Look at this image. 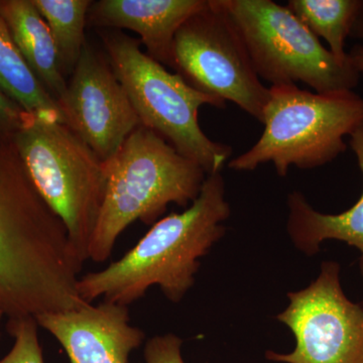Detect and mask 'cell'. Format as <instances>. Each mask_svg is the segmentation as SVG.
Masks as SVG:
<instances>
[{
	"label": "cell",
	"mask_w": 363,
	"mask_h": 363,
	"mask_svg": "<svg viewBox=\"0 0 363 363\" xmlns=\"http://www.w3.org/2000/svg\"><path fill=\"white\" fill-rule=\"evenodd\" d=\"M81 264L68 231L38 192L13 140L0 138V307L9 319L69 311Z\"/></svg>",
	"instance_id": "obj_1"
},
{
	"label": "cell",
	"mask_w": 363,
	"mask_h": 363,
	"mask_svg": "<svg viewBox=\"0 0 363 363\" xmlns=\"http://www.w3.org/2000/svg\"><path fill=\"white\" fill-rule=\"evenodd\" d=\"M229 215L221 172L209 174L185 211L157 221L121 259L79 278V296L88 304L102 298L128 307L159 286L169 301L180 302L194 285L200 259L225 233L222 222Z\"/></svg>",
	"instance_id": "obj_2"
},
{
	"label": "cell",
	"mask_w": 363,
	"mask_h": 363,
	"mask_svg": "<svg viewBox=\"0 0 363 363\" xmlns=\"http://www.w3.org/2000/svg\"><path fill=\"white\" fill-rule=\"evenodd\" d=\"M101 210L88 259L104 262L117 238L136 220L156 223L171 203L187 207L197 199L207 173L149 128H136L109 161Z\"/></svg>",
	"instance_id": "obj_3"
},
{
	"label": "cell",
	"mask_w": 363,
	"mask_h": 363,
	"mask_svg": "<svg viewBox=\"0 0 363 363\" xmlns=\"http://www.w3.org/2000/svg\"><path fill=\"white\" fill-rule=\"evenodd\" d=\"M363 121V98L352 90L312 93L297 85H274L264 111V130L253 147L229 162L235 171L272 162L279 176L290 167L315 169L347 149L344 142Z\"/></svg>",
	"instance_id": "obj_4"
},
{
	"label": "cell",
	"mask_w": 363,
	"mask_h": 363,
	"mask_svg": "<svg viewBox=\"0 0 363 363\" xmlns=\"http://www.w3.org/2000/svg\"><path fill=\"white\" fill-rule=\"evenodd\" d=\"M107 58L138 114L140 125L155 131L207 175L220 172L233 149L210 140L200 128L203 105L225 108L226 102L188 84L179 74L142 51L140 40L123 33L102 35Z\"/></svg>",
	"instance_id": "obj_5"
},
{
	"label": "cell",
	"mask_w": 363,
	"mask_h": 363,
	"mask_svg": "<svg viewBox=\"0 0 363 363\" xmlns=\"http://www.w3.org/2000/svg\"><path fill=\"white\" fill-rule=\"evenodd\" d=\"M13 143L38 192L65 225L81 264L105 194V162L66 124L28 114Z\"/></svg>",
	"instance_id": "obj_6"
},
{
	"label": "cell",
	"mask_w": 363,
	"mask_h": 363,
	"mask_svg": "<svg viewBox=\"0 0 363 363\" xmlns=\"http://www.w3.org/2000/svg\"><path fill=\"white\" fill-rule=\"evenodd\" d=\"M245 43L259 79L309 85L317 93L352 90L359 73L342 63L289 9L272 0H219Z\"/></svg>",
	"instance_id": "obj_7"
},
{
	"label": "cell",
	"mask_w": 363,
	"mask_h": 363,
	"mask_svg": "<svg viewBox=\"0 0 363 363\" xmlns=\"http://www.w3.org/2000/svg\"><path fill=\"white\" fill-rule=\"evenodd\" d=\"M174 68L196 90L233 102L262 123L269 88L252 63L245 43L219 0L179 28L174 40Z\"/></svg>",
	"instance_id": "obj_8"
},
{
	"label": "cell",
	"mask_w": 363,
	"mask_h": 363,
	"mask_svg": "<svg viewBox=\"0 0 363 363\" xmlns=\"http://www.w3.org/2000/svg\"><path fill=\"white\" fill-rule=\"evenodd\" d=\"M278 315L295 335L289 354L267 351V359L285 363H363V305L351 302L341 286L340 266L322 264L319 277Z\"/></svg>",
	"instance_id": "obj_9"
},
{
	"label": "cell",
	"mask_w": 363,
	"mask_h": 363,
	"mask_svg": "<svg viewBox=\"0 0 363 363\" xmlns=\"http://www.w3.org/2000/svg\"><path fill=\"white\" fill-rule=\"evenodd\" d=\"M59 105L66 125L104 162L142 126L108 58L88 44L71 73Z\"/></svg>",
	"instance_id": "obj_10"
},
{
	"label": "cell",
	"mask_w": 363,
	"mask_h": 363,
	"mask_svg": "<svg viewBox=\"0 0 363 363\" xmlns=\"http://www.w3.org/2000/svg\"><path fill=\"white\" fill-rule=\"evenodd\" d=\"M65 350L70 363H128L130 353L145 340L130 324L128 306L102 302L69 311L35 317Z\"/></svg>",
	"instance_id": "obj_11"
},
{
	"label": "cell",
	"mask_w": 363,
	"mask_h": 363,
	"mask_svg": "<svg viewBox=\"0 0 363 363\" xmlns=\"http://www.w3.org/2000/svg\"><path fill=\"white\" fill-rule=\"evenodd\" d=\"M207 4L208 0H100L91 4L88 21L99 28L133 30L150 58L174 68L177 32Z\"/></svg>",
	"instance_id": "obj_12"
},
{
	"label": "cell",
	"mask_w": 363,
	"mask_h": 363,
	"mask_svg": "<svg viewBox=\"0 0 363 363\" xmlns=\"http://www.w3.org/2000/svg\"><path fill=\"white\" fill-rule=\"evenodd\" d=\"M350 136L363 175V121ZM288 205V233L301 252L315 255L323 241L336 240L357 247L363 257V191L358 201L340 214L320 213L300 192L289 196Z\"/></svg>",
	"instance_id": "obj_13"
},
{
	"label": "cell",
	"mask_w": 363,
	"mask_h": 363,
	"mask_svg": "<svg viewBox=\"0 0 363 363\" xmlns=\"http://www.w3.org/2000/svg\"><path fill=\"white\" fill-rule=\"evenodd\" d=\"M0 18L30 70L59 104L68 81L49 26L33 0H0Z\"/></svg>",
	"instance_id": "obj_14"
},
{
	"label": "cell",
	"mask_w": 363,
	"mask_h": 363,
	"mask_svg": "<svg viewBox=\"0 0 363 363\" xmlns=\"http://www.w3.org/2000/svg\"><path fill=\"white\" fill-rule=\"evenodd\" d=\"M0 90L20 105L26 113L66 124L58 102L50 95L30 70L1 18Z\"/></svg>",
	"instance_id": "obj_15"
},
{
	"label": "cell",
	"mask_w": 363,
	"mask_h": 363,
	"mask_svg": "<svg viewBox=\"0 0 363 363\" xmlns=\"http://www.w3.org/2000/svg\"><path fill=\"white\" fill-rule=\"evenodd\" d=\"M286 6L317 38L328 43L338 61L350 62L344 45L363 13V0H290Z\"/></svg>",
	"instance_id": "obj_16"
},
{
	"label": "cell",
	"mask_w": 363,
	"mask_h": 363,
	"mask_svg": "<svg viewBox=\"0 0 363 363\" xmlns=\"http://www.w3.org/2000/svg\"><path fill=\"white\" fill-rule=\"evenodd\" d=\"M49 26L58 51L60 62L66 73H72L77 64L85 40V26L93 1L90 0H33Z\"/></svg>",
	"instance_id": "obj_17"
},
{
	"label": "cell",
	"mask_w": 363,
	"mask_h": 363,
	"mask_svg": "<svg viewBox=\"0 0 363 363\" xmlns=\"http://www.w3.org/2000/svg\"><path fill=\"white\" fill-rule=\"evenodd\" d=\"M35 317L9 319L6 328L14 342L11 351L0 363H45Z\"/></svg>",
	"instance_id": "obj_18"
},
{
	"label": "cell",
	"mask_w": 363,
	"mask_h": 363,
	"mask_svg": "<svg viewBox=\"0 0 363 363\" xmlns=\"http://www.w3.org/2000/svg\"><path fill=\"white\" fill-rule=\"evenodd\" d=\"M181 338L174 334L155 336L145 346V363H185L181 354Z\"/></svg>",
	"instance_id": "obj_19"
},
{
	"label": "cell",
	"mask_w": 363,
	"mask_h": 363,
	"mask_svg": "<svg viewBox=\"0 0 363 363\" xmlns=\"http://www.w3.org/2000/svg\"><path fill=\"white\" fill-rule=\"evenodd\" d=\"M28 113L0 90V138L13 140L28 118Z\"/></svg>",
	"instance_id": "obj_20"
},
{
	"label": "cell",
	"mask_w": 363,
	"mask_h": 363,
	"mask_svg": "<svg viewBox=\"0 0 363 363\" xmlns=\"http://www.w3.org/2000/svg\"><path fill=\"white\" fill-rule=\"evenodd\" d=\"M351 37L358 38V39L363 40V13L360 14L359 18H357V23L353 26L352 32H351ZM348 58L351 65L353 68L358 72V73H363V47L357 45L351 50L348 54Z\"/></svg>",
	"instance_id": "obj_21"
},
{
	"label": "cell",
	"mask_w": 363,
	"mask_h": 363,
	"mask_svg": "<svg viewBox=\"0 0 363 363\" xmlns=\"http://www.w3.org/2000/svg\"><path fill=\"white\" fill-rule=\"evenodd\" d=\"M4 316H6V314H4V310H2L1 307H0V339H1V323H2V319H4Z\"/></svg>",
	"instance_id": "obj_22"
},
{
	"label": "cell",
	"mask_w": 363,
	"mask_h": 363,
	"mask_svg": "<svg viewBox=\"0 0 363 363\" xmlns=\"http://www.w3.org/2000/svg\"><path fill=\"white\" fill-rule=\"evenodd\" d=\"M359 269H360V272H362V276L363 278V257H360V259H359ZM362 305H363V303H362Z\"/></svg>",
	"instance_id": "obj_23"
}]
</instances>
